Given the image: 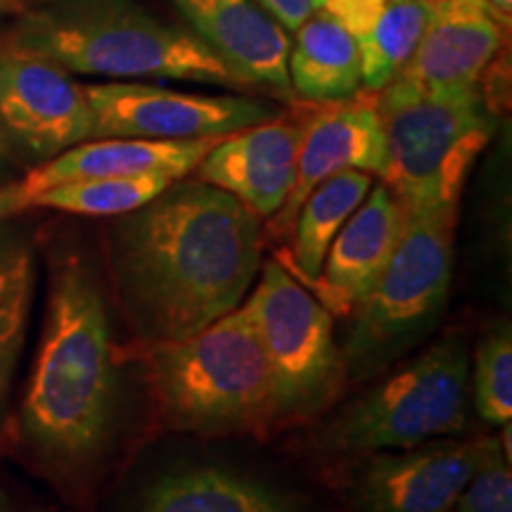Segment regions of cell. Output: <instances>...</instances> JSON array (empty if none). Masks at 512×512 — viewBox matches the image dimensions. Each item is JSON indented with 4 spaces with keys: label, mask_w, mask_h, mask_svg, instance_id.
<instances>
[{
    "label": "cell",
    "mask_w": 512,
    "mask_h": 512,
    "mask_svg": "<svg viewBox=\"0 0 512 512\" xmlns=\"http://www.w3.org/2000/svg\"><path fill=\"white\" fill-rule=\"evenodd\" d=\"M0 512H27V510H22V508H19V505L12 503L10 498L5 496L3 491H0Z\"/></svg>",
    "instance_id": "cell-32"
},
{
    "label": "cell",
    "mask_w": 512,
    "mask_h": 512,
    "mask_svg": "<svg viewBox=\"0 0 512 512\" xmlns=\"http://www.w3.org/2000/svg\"><path fill=\"white\" fill-rule=\"evenodd\" d=\"M456 221L453 214H403L392 259L351 311L339 347L347 382L384 375L437 330L451 294Z\"/></svg>",
    "instance_id": "cell-7"
},
{
    "label": "cell",
    "mask_w": 512,
    "mask_h": 512,
    "mask_svg": "<svg viewBox=\"0 0 512 512\" xmlns=\"http://www.w3.org/2000/svg\"><path fill=\"white\" fill-rule=\"evenodd\" d=\"M254 3L261 5L290 34H294L316 12L313 0H254Z\"/></svg>",
    "instance_id": "cell-27"
},
{
    "label": "cell",
    "mask_w": 512,
    "mask_h": 512,
    "mask_svg": "<svg viewBox=\"0 0 512 512\" xmlns=\"http://www.w3.org/2000/svg\"><path fill=\"white\" fill-rule=\"evenodd\" d=\"M128 512H311V501L230 463H178L157 472Z\"/></svg>",
    "instance_id": "cell-15"
},
{
    "label": "cell",
    "mask_w": 512,
    "mask_h": 512,
    "mask_svg": "<svg viewBox=\"0 0 512 512\" xmlns=\"http://www.w3.org/2000/svg\"><path fill=\"white\" fill-rule=\"evenodd\" d=\"M403 230V209L384 183L373 188L332 240L311 290L332 316H349L373 290Z\"/></svg>",
    "instance_id": "cell-16"
},
{
    "label": "cell",
    "mask_w": 512,
    "mask_h": 512,
    "mask_svg": "<svg viewBox=\"0 0 512 512\" xmlns=\"http://www.w3.org/2000/svg\"><path fill=\"white\" fill-rule=\"evenodd\" d=\"M292 36L287 57L292 95L309 105H330L363 91L361 53L342 24L316 10Z\"/></svg>",
    "instance_id": "cell-19"
},
{
    "label": "cell",
    "mask_w": 512,
    "mask_h": 512,
    "mask_svg": "<svg viewBox=\"0 0 512 512\" xmlns=\"http://www.w3.org/2000/svg\"><path fill=\"white\" fill-rule=\"evenodd\" d=\"M8 43L69 74L245 88L185 24L140 0H41L19 15Z\"/></svg>",
    "instance_id": "cell-3"
},
{
    "label": "cell",
    "mask_w": 512,
    "mask_h": 512,
    "mask_svg": "<svg viewBox=\"0 0 512 512\" xmlns=\"http://www.w3.org/2000/svg\"><path fill=\"white\" fill-rule=\"evenodd\" d=\"M505 31L484 0L430 12L425 34L399 79L425 91L477 88L503 46Z\"/></svg>",
    "instance_id": "cell-18"
},
{
    "label": "cell",
    "mask_w": 512,
    "mask_h": 512,
    "mask_svg": "<svg viewBox=\"0 0 512 512\" xmlns=\"http://www.w3.org/2000/svg\"><path fill=\"white\" fill-rule=\"evenodd\" d=\"M245 306L271 373L273 427L323 415L347 384L332 313L278 259L261 264Z\"/></svg>",
    "instance_id": "cell-8"
},
{
    "label": "cell",
    "mask_w": 512,
    "mask_h": 512,
    "mask_svg": "<svg viewBox=\"0 0 512 512\" xmlns=\"http://www.w3.org/2000/svg\"><path fill=\"white\" fill-rule=\"evenodd\" d=\"M512 460L501 437H484L475 475L460 494L453 512H512Z\"/></svg>",
    "instance_id": "cell-25"
},
{
    "label": "cell",
    "mask_w": 512,
    "mask_h": 512,
    "mask_svg": "<svg viewBox=\"0 0 512 512\" xmlns=\"http://www.w3.org/2000/svg\"><path fill=\"white\" fill-rule=\"evenodd\" d=\"M484 439H434L342 460L337 484L356 512H453Z\"/></svg>",
    "instance_id": "cell-10"
},
{
    "label": "cell",
    "mask_w": 512,
    "mask_h": 512,
    "mask_svg": "<svg viewBox=\"0 0 512 512\" xmlns=\"http://www.w3.org/2000/svg\"><path fill=\"white\" fill-rule=\"evenodd\" d=\"M304 119L273 117L228 133L197 164V178L226 190L259 219H273L290 197Z\"/></svg>",
    "instance_id": "cell-14"
},
{
    "label": "cell",
    "mask_w": 512,
    "mask_h": 512,
    "mask_svg": "<svg viewBox=\"0 0 512 512\" xmlns=\"http://www.w3.org/2000/svg\"><path fill=\"white\" fill-rule=\"evenodd\" d=\"M36 290V249L24 228L0 221V422L27 342Z\"/></svg>",
    "instance_id": "cell-21"
},
{
    "label": "cell",
    "mask_w": 512,
    "mask_h": 512,
    "mask_svg": "<svg viewBox=\"0 0 512 512\" xmlns=\"http://www.w3.org/2000/svg\"><path fill=\"white\" fill-rule=\"evenodd\" d=\"M107 273L140 347L192 337L245 302L264 264V226L226 190L181 178L114 216Z\"/></svg>",
    "instance_id": "cell-1"
},
{
    "label": "cell",
    "mask_w": 512,
    "mask_h": 512,
    "mask_svg": "<svg viewBox=\"0 0 512 512\" xmlns=\"http://www.w3.org/2000/svg\"><path fill=\"white\" fill-rule=\"evenodd\" d=\"M387 147L375 93H361L342 102L318 105L304 117L302 143L297 155V176L285 207L271 219V235H287L306 195L342 171H366L382 176Z\"/></svg>",
    "instance_id": "cell-12"
},
{
    "label": "cell",
    "mask_w": 512,
    "mask_h": 512,
    "mask_svg": "<svg viewBox=\"0 0 512 512\" xmlns=\"http://www.w3.org/2000/svg\"><path fill=\"white\" fill-rule=\"evenodd\" d=\"M425 3V8L430 12H437V10H451V8H460V5H467V3H475V0H422Z\"/></svg>",
    "instance_id": "cell-30"
},
{
    "label": "cell",
    "mask_w": 512,
    "mask_h": 512,
    "mask_svg": "<svg viewBox=\"0 0 512 512\" xmlns=\"http://www.w3.org/2000/svg\"><path fill=\"white\" fill-rule=\"evenodd\" d=\"M95 138H216L278 117V107L247 95H204L145 81L83 83Z\"/></svg>",
    "instance_id": "cell-9"
},
{
    "label": "cell",
    "mask_w": 512,
    "mask_h": 512,
    "mask_svg": "<svg viewBox=\"0 0 512 512\" xmlns=\"http://www.w3.org/2000/svg\"><path fill=\"white\" fill-rule=\"evenodd\" d=\"M159 418L197 437L273 427L271 373L245 302L197 335L143 347Z\"/></svg>",
    "instance_id": "cell-4"
},
{
    "label": "cell",
    "mask_w": 512,
    "mask_h": 512,
    "mask_svg": "<svg viewBox=\"0 0 512 512\" xmlns=\"http://www.w3.org/2000/svg\"><path fill=\"white\" fill-rule=\"evenodd\" d=\"M8 140H5L3 126H0V181L8 174Z\"/></svg>",
    "instance_id": "cell-31"
},
{
    "label": "cell",
    "mask_w": 512,
    "mask_h": 512,
    "mask_svg": "<svg viewBox=\"0 0 512 512\" xmlns=\"http://www.w3.org/2000/svg\"><path fill=\"white\" fill-rule=\"evenodd\" d=\"M470 401L479 418L503 427L512 420V330L498 323L477 342L470 358Z\"/></svg>",
    "instance_id": "cell-24"
},
{
    "label": "cell",
    "mask_w": 512,
    "mask_h": 512,
    "mask_svg": "<svg viewBox=\"0 0 512 512\" xmlns=\"http://www.w3.org/2000/svg\"><path fill=\"white\" fill-rule=\"evenodd\" d=\"M169 176H126V178H91V181L62 183L38 192L29 207H46L81 216H121L136 211L155 200L169 188Z\"/></svg>",
    "instance_id": "cell-23"
},
{
    "label": "cell",
    "mask_w": 512,
    "mask_h": 512,
    "mask_svg": "<svg viewBox=\"0 0 512 512\" xmlns=\"http://www.w3.org/2000/svg\"><path fill=\"white\" fill-rule=\"evenodd\" d=\"M373 183V174L351 169L330 176L306 195L292 221V249L287 264L294 271V278L302 280L306 287L316 283L332 240L361 207Z\"/></svg>",
    "instance_id": "cell-20"
},
{
    "label": "cell",
    "mask_w": 512,
    "mask_h": 512,
    "mask_svg": "<svg viewBox=\"0 0 512 512\" xmlns=\"http://www.w3.org/2000/svg\"><path fill=\"white\" fill-rule=\"evenodd\" d=\"M110 302L86 254L53 264L43 337L22 401V439L34 458L67 482L105 465L124 413Z\"/></svg>",
    "instance_id": "cell-2"
},
{
    "label": "cell",
    "mask_w": 512,
    "mask_h": 512,
    "mask_svg": "<svg viewBox=\"0 0 512 512\" xmlns=\"http://www.w3.org/2000/svg\"><path fill=\"white\" fill-rule=\"evenodd\" d=\"M484 5L486 10H489V15L494 17L503 27L505 34H508L512 24V0H484Z\"/></svg>",
    "instance_id": "cell-29"
},
{
    "label": "cell",
    "mask_w": 512,
    "mask_h": 512,
    "mask_svg": "<svg viewBox=\"0 0 512 512\" xmlns=\"http://www.w3.org/2000/svg\"><path fill=\"white\" fill-rule=\"evenodd\" d=\"M325 415L304 439L320 460H349L375 451H396L456 437L470 425V347L458 332Z\"/></svg>",
    "instance_id": "cell-6"
},
{
    "label": "cell",
    "mask_w": 512,
    "mask_h": 512,
    "mask_svg": "<svg viewBox=\"0 0 512 512\" xmlns=\"http://www.w3.org/2000/svg\"><path fill=\"white\" fill-rule=\"evenodd\" d=\"M223 136L197 140H145V138H93L29 171L19 192L29 202L38 192L62 183L91 178L169 176L174 181L190 176L204 155Z\"/></svg>",
    "instance_id": "cell-17"
},
{
    "label": "cell",
    "mask_w": 512,
    "mask_h": 512,
    "mask_svg": "<svg viewBox=\"0 0 512 512\" xmlns=\"http://www.w3.org/2000/svg\"><path fill=\"white\" fill-rule=\"evenodd\" d=\"M375 102L387 147L380 178L403 214L458 216L467 176L498 124L482 86L425 91L396 79L375 93Z\"/></svg>",
    "instance_id": "cell-5"
},
{
    "label": "cell",
    "mask_w": 512,
    "mask_h": 512,
    "mask_svg": "<svg viewBox=\"0 0 512 512\" xmlns=\"http://www.w3.org/2000/svg\"><path fill=\"white\" fill-rule=\"evenodd\" d=\"M185 27L245 88L292 100L287 57L292 36L254 0H174Z\"/></svg>",
    "instance_id": "cell-13"
},
{
    "label": "cell",
    "mask_w": 512,
    "mask_h": 512,
    "mask_svg": "<svg viewBox=\"0 0 512 512\" xmlns=\"http://www.w3.org/2000/svg\"><path fill=\"white\" fill-rule=\"evenodd\" d=\"M313 3H316V10L342 24L356 46L373 31L384 8V0H313Z\"/></svg>",
    "instance_id": "cell-26"
},
{
    "label": "cell",
    "mask_w": 512,
    "mask_h": 512,
    "mask_svg": "<svg viewBox=\"0 0 512 512\" xmlns=\"http://www.w3.org/2000/svg\"><path fill=\"white\" fill-rule=\"evenodd\" d=\"M430 22L422 0H384L380 19L358 43L363 91L377 93L399 79Z\"/></svg>",
    "instance_id": "cell-22"
},
{
    "label": "cell",
    "mask_w": 512,
    "mask_h": 512,
    "mask_svg": "<svg viewBox=\"0 0 512 512\" xmlns=\"http://www.w3.org/2000/svg\"><path fill=\"white\" fill-rule=\"evenodd\" d=\"M24 3H41V0H0V8H12V5H24Z\"/></svg>",
    "instance_id": "cell-33"
},
{
    "label": "cell",
    "mask_w": 512,
    "mask_h": 512,
    "mask_svg": "<svg viewBox=\"0 0 512 512\" xmlns=\"http://www.w3.org/2000/svg\"><path fill=\"white\" fill-rule=\"evenodd\" d=\"M0 126L8 145L36 164L95 138L83 83L8 41L0 46Z\"/></svg>",
    "instance_id": "cell-11"
},
{
    "label": "cell",
    "mask_w": 512,
    "mask_h": 512,
    "mask_svg": "<svg viewBox=\"0 0 512 512\" xmlns=\"http://www.w3.org/2000/svg\"><path fill=\"white\" fill-rule=\"evenodd\" d=\"M24 209L29 207L22 192H19V185H0V221L10 219V216H15Z\"/></svg>",
    "instance_id": "cell-28"
}]
</instances>
